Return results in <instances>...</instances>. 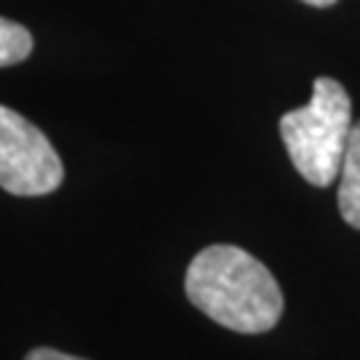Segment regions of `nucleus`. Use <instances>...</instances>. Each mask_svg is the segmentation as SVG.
<instances>
[{
    "label": "nucleus",
    "mask_w": 360,
    "mask_h": 360,
    "mask_svg": "<svg viewBox=\"0 0 360 360\" xmlns=\"http://www.w3.org/2000/svg\"><path fill=\"white\" fill-rule=\"evenodd\" d=\"M187 299L238 334H264L283 315V291L257 257L238 245H208L187 267Z\"/></svg>",
    "instance_id": "1"
},
{
    "label": "nucleus",
    "mask_w": 360,
    "mask_h": 360,
    "mask_svg": "<svg viewBox=\"0 0 360 360\" xmlns=\"http://www.w3.org/2000/svg\"><path fill=\"white\" fill-rule=\"evenodd\" d=\"M352 126V102L345 86L334 77H318L309 104L281 117V139L302 179L315 187L334 184Z\"/></svg>",
    "instance_id": "2"
},
{
    "label": "nucleus",
    "mask_w": 360,
    "mask_h": 360,
    "mask_svg": "<svg viewBox=\"0 0 360 360\" xmlns=\"http://www.w3.org/2000/svg\"><path fill=\"white\" fill-rule=\"evenodd\" d=\"M62 179L65 166L49 136L0 104V187L19 198H38L59 190Z\"/></svg>",
    "instance_id": "3"
},
{
    "label": "nucleus",
    "mask_w": 360,
    "mask_h": 360,
    "mask_svg": "<svg viewBox=\"0 0 360 360\" xmlns=\"http://www.w3.org/2000/svg\"><path fill=\"white\" fill-rule=\"evenodd\" d=\"M339 214L349 227L360 230V120L352 126L347 153L339 174Z\"/></svg>",
    "instance_id": "4"
},
{
    "label": "nucleus",
    "mask_w": 360,
    "mask_h": 360,
    "mask_svg": "<svg viewBox=\"0 0 360 360\" xmlns=\"http://www.w3.org/2000/svg\"><path fill=\"white\" fill-rule=\"evenodd\" d=\"M32 53V35L25 25L0 16V67L25 62Z\"/></svg>",
    "instance_id": "5"
},
{
    "label": "nucleus",
    "mask_w": 360,
    "mask_h": 360,
    "mask_svg": "<svg viewBox=\"0 0 360 360\" xmlns=\"http://www.w3.org/2000/svg\"><path fill=\"white\" fill-rule=\"evenodd\" d=\"M25 360H86V358H75V355H67V352H59V349L51 347H38L32 352H27Z\"/></svg>",
    "instance_id": "6"
},
{
    "label": "nucleus",
    "mask_w": 360,
    "mask_h": 360,
    "mask_svg": "<svg viewBox=\"0 0 360 360\" xmlns=\"http://www.w3.org/2000/svg\"><path fill=\"white\" fill-rule=\"evenodd\" d=\"M302 3H307V6H315V8H328V6H334L336 0H302Z\"/></svg>",
    "instance_id": "7"
}]
</instances>
